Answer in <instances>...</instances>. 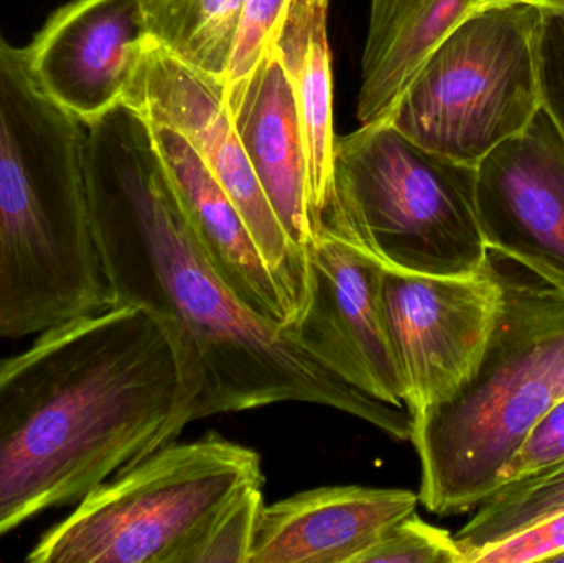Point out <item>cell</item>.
<instances>
[{"label":"cell","mask_w":564,"mask_h":563,"mask_svg":"<svg viewBox=\"0 0 564 563\" xmlns=\"http://www.w3.org/2000/svg\"><path fill=\"white\" fill-rule=\"evenodd\" d=\"M86 126L89 218L112 307L145 311L174 334L197 383L187 425L304 402L411 440L406 409L338 380L225 283L182 208L144 116L121 102Z\"/></svg>","instance_id":"cell-1"},{"label":"cell","mask_w":564,"mask_h":563,"mask_svg":"<svg viewBox=\"0 0 564 563\" xmlns=\"http://www.w3.org/2000/svg\"><path fill=\"white\" fill-rule=\"evenodd\" d=\"M195 393L172 331L135 307L62 324L0 360V538L174 442Z\"/></svg>","instance_id":"cell-2"},{"label":"cell","mask_w":564,"mask_h":563,"mask_svg":"<svg viewBox=\"0 0 564 563\" xmlns=\"http://www.w3.org/2000/svg\"><path fill=\"white\" fill-rule=\"evenodd\" d=\"M88 126L0 33V337L111 310L86 192Z\"/></svg>","instance_id":"cell-3"},{"label":"cell","mask_w":564,"mask_h":563,"mask_svg":"<svg viewBox=\"0 0 564 563\" xmlns=\"http://www.w3.org/2000/svg\"><path fill=\"white\" fill-rule=\"evenodd\" d=\"M502 274V304L476 372L446 402L411 415L420 501L437 516L474 511L558 400L564 293L539 278Z\"/></svg>","instance_id":"cell-4"},{"label":"cell","mask_w":564,"mask_h":563,"mask_svg":"<svg viewBox=\"0 0 564 563\" xmlns=\"http://www.w3.org/2000/svg\"><path fill=\"white\" fill-rule=\"evenodd\" d=\"M388 270L476 273L490 260L476 204V167L434 154L388 119L335 136L321 227Z\"/></svg>","instance_id":"cell-5"},{"label":"cell","mask_w":564,"mask_h":563,"mask_svg":"<svg viewBox=\"0 0 564 563\" xmlns=\"http://www.w3.org/2000/svg\"><path fill=\"white\" fill-rule=\"evenodd\" d=\"M254 450L217 433L119 469L42 535L30 563H191L218 516L263 488Z\"/></svg>","instance_id":"cell-6"},{"label":"cell","mask_w":564,"mask_h":563,"mask_svg":"<svg viewBox=\"0 0 564 563\" xmlns=\"http://www.w3.org/2000/svg\"><path fill=\"white\" fill-rule=\"evenodd\" d=\"M539 2L469 13L427 56L388 121L426 151L476 167L543 106Z\"/></svg>","instance_id":"cell-7"},{"label":"cell","mask_w":564,"mask_h":563,"mask_svg":"<svg viewBox=\"0 0 564 563\" xmlns=\"http://www.w3.org/2000/svg\"><path fill=\"white\" fill-rule=\"evenodd\" d=\"M122 102L187 139L237 205L297 321L308 300V257L285 234L251 169L225 101L224 79L185 65L152 40Z\"/></svg>","instance_id":"cell-8"},{"label":"cell","mask_w":564,"mask_h":563,"mask_svg":"<svg viewBox=\"0 0 564 563\" xmlns=\"http://www.w3.org/2000/svg\"><path fill=\"white\" fill-rule=\"evenodd\" d=\"M380 293L408 412L446 402L476 372L499 316L502 274L492 255L464 277L383 268Z\"/></svg>","instance_id":"cell-9"},{"label":"cell","mask_w":564,"mask_h":563,"mask_svg":"<svg viewBox=\"0 0 564 563\" xmlns=\"http://www.w3.org/2000/svg\"><path fill=\"white\" fill-rule=\"evenodd\" d=\"M307 257V304L297 321L282 327L338 380L404 409L406 386L381 304L383 267L325 228H318Z\"/></svg>","instance_id":"cell-10"},{"label":"cell","mask_w":564,"mask_h":563,"mask_svg":"<svg viewBox=\"0 0 564 563\" xmlns=\"http://www.w3.org/2000/svg\"><path fill=\"white\" fill-rule=\"evenodd\" d=\"M487 250L564 293V134L545 106L476 165Z\"/></svg>","instance_id":"cell-11"},{"label":"cell","mask_w":564,"mask_h":563,"mask_svg":"<svg viewBox=\"0 0 564 563\" xmlns=\"http://www.w3.org/2000/svg\"><path fill=\"white\" fill-rule=\"evenodd\" d=\"M151 42L141 0H73L25 52L42 88L89 124L124 101Z\"/></svg>","instance_id":"cell-12"},{"label":"cell","mask_w":564,"mask_h":563,"mask_svg":"<svg viewBox=\"0 0 564 563\" xmlns=\"http://www.w3.org/2000/svg\"><path fill=\"white\" fill-rule=\"evenodd\" d=\"M408 489L325 486L264 506L250 563H357L416 511Z\"/></svg>","instance_id":"cell-13"},{"label":"cell","mask_w":564,"mask_h":563,"mask_svg":"<svg viewBox=\"0 0 564 563\" xmlns=\"http://www.w3.org/2000/svg\"><path fill=\"white\" fill-rule=\"evenodd\" d=\"M251 169L288 237L307 253L315 224L308 198L307 152L291 85L273 50L225 95Z\"/></svg>","instance_id":"cell-14"},{"label":"cell","mask_w":564,"mask_h":563,"mask_svg":"<svg viewBox=\"0 0 564 563\" xmlns=\"http://www.w3.org/2000/svg\"><path fill=\"white\" fill-rule=\"evenodd\" d=\"M148 122L182 208L225 283L260 316L281 326L294 323V313L237 205L181 132Z\"/></svg>","instance_id":"cell-15"},{"label":"cell","mask_w":564,"mask_h":563,"mask_svg":"<svg viewBox=\"0 0 564 563\" xmlns=\"http://www.w3.org/2000/svg\"><path fill=\"white\" fill-rule=\"evenodd\" d=\"M328 0H289L271 40L301 118L308 167V198L315 230L334 171V89L327 33Z\"/></svg>","instance_id":"cell-16"},{"label":"cell","mask_w":564,"mask_h":563,"mask_svg":"<svg viewBox=\"0 0 564 563\" xmlns=\"http://www.w3.org/2000/svg\"><path fill=\"white\" fill-rule=\"evenodd\" d=\"M473 12L474 0H408L398 9L380 36L365 45L358 121H384L427 56Z\"/></svg>","instance_id":"cell-17"},{"label":"cell","mask_w":564,"mask_h":563,"mask_svg":"<svg viewBox=\"0 0 564 563\" xmlns=\"http://www.w3.org/2000/svg\"><path fill=\"white\" fill-rule=\"evenodd\" d=\"M245 0H141L151 39L185 65L224 79Z\"/></svg>","instance_id":"cell-18"},{"label":"cell","mask_w":564,"mask_h":563,"mask_svg":"<svg viewBox=\"0 0 564 563\" xmlns=\"http://www.w3.org/2000/svg\"><path fill=\"white\" fill-rule=\"evenodd\" d=\"M564 509V465L496 489L457 532L466 563L486 549L540 524Z\"/></svg>","instance_id":"cell-19"},{"label":"cell","mask_w":564,"mask_h":563,"mask_svg":"<svg viewBox=\"0 0 564 563\" xmlns=\"http://www.w3.org/2000/svg\"><path fill=\"white\" fill-rule=\"evenodd\" d=\"M357 563H466L456 538L411 512L390 529Z\"/></svg>","instance_id":"cell-20"},{"label":"cell","mask_w":564,"mask_h":563,"mask_svg":"<svg viewBox=\"0 0 564 563\" xmlns=\"http://www.w3.org/2000/svg\"><path fill=\"white\" fill-rule=\"evenodd\" d=\"M263 508V488L238 496L208 529L191 563H250Z\"/></svg>","instance_id":"cell-21"},{"label":"cell","mask_w":564,"mask_h":563,"mask_svg":"<svg viewBox=\"0 0 564 563\" xmlns=\"http://www.w3.org/2000/svg\"><path fill=\"white\" fill-rule=\"evenodd\" d=\"M288 3L289 0H245L230 65L225 75V95L238 88L267 55Z\"/></svg>","instance_id":"cell-22"},{"label":"cell","mask_w":564,"mask_h":563,"mask_svg":"<svg viewBox=\"0 0 564 563\" xmlns=\"http://www.w3.org/2000/svg\"><path fill=\"white\" fill-rule=\"evenodd\" d=\"M564 465V399L533 425L500 476L499 488L545 475ZM497 488V489H499Z\"/></svg>","instance_id":"cell-23"},{"label":"cell","mask_w":564,"mask_h":563,"mask_svg":"<svg viewBox=\"0 0 564 563\" xmlns=\"http://www.w3.org/2000/svg\"><path fill=\"white\" fill-rule=\"evenodd\" d=\"M564 552V509L474 557L473 563L553 562Z\"/></svg>","instance_id":"cell-24"},{"label":"cell","mask_w":564,"mask_h":563,"mask_svg":"<svg viewBox=\"0 0 564 563\" xmlns=\"http://www.w3.org/2000/svg\"><path fill=\"white\" fill-rule=\"evenodd\" d=\"M539 66L543 106L564 134V7L543 9Z\"/></svg>","instance_id":"cell-25"},{"label":"cell","mask_w":564,"mask_h":563,"mask_svg":"<svg viewBox=\"0 0 564 563\" xmlns=\"http://www.w3.org/2000/svg\"><path fill=\"white\" fill-rule=\"evenodd\" d=\"M408 0H371L370 25H368L367 45L383 32L393 13L406 3Z\"/></svg>","instance_id":"cell-26"},{"label":"cell","mask_w":564,"mask_h":563,"mask_svg":"<svg viewBox=\"0 0 564 563\" xmlns=\"http://www.w3.org/2000/svg\"><path fill=\"white\" fill-rule=\"evenodd\" d=\"M517 2H539V0H474V12H476V10L487 9V7L507 6V3Z\"/></svg>","instance_id":"cell-27"},{"label":"cell","mask_w":564,"mask_h":563,"mask_svg":"<svg viewBox=\"0 0 564 563\" xmlns=\"http://www.w3.org/2000/svg\"><path fill=\"white\" fill-rule=\"evenodd\" d=\"M543 6L564 7V0H539Z\"/></svg>","instance_id":"cell-28"},{"label":"cell","mask_w":564,"mask_h":563,"mask_svg":"<svg viewBox=\"0 0 564 563\" xmlns=\"http://www.w3.org/2000/svg\"><path fill=\"white\" fill-rule=\"evenodd\" d=\"M564 399V372H563V377H562V386H560V396H558V400H562ZM558 400H556V402H558Z\"/></svg>","instance_id":"cell-29"},{"label":"cell","mask_w":564,"mask_h":563,"mask_svg":"<svg viewBox=\"0 0 564 563\" xmlns=\"http://www.w3.org/2000/svg\"><path fill=\"white\" fill-rule=\"evenodd\" d=\"M553 562L564 563V552H563V554H560L558 557L553 559Z\"/></svg>","instance_id":"cell-30"}]
</instances>
